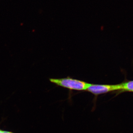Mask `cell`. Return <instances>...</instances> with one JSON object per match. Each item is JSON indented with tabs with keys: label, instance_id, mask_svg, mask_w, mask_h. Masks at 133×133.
<instances>
[{
	"label": "cell",
	"instance_id": "obj_1",
	"mask_svg": "<svg viewBox=\"0 0 133 133\" xmlns=\"http://www.w3.org/2000/svg\"><path fill=\"white\" fill-rule=\"evenodd\" d=\"M49 81L58 86L67 88L71 91H86L90 85L85 81L72 78L70 77L64 78H49Z\"/></svg>",
	"mask_w": 133,
	"mask_h": 133
},
{
	"label": "cell",
	"instance_id": "obj_2",
	"mask_svg": "<svg viewBox=\"0 0 133 133\" xmlns=\"http://www.w3.org/2000/svg\"><path fill=\"white\" fill-rule=\"evenodd\" d=\"M120 90H121V84L115 85L90 84L86 91L92 94L95 95V98H97L98 95L107 93L113 91Z\"/></svg>",
	"mask_w": 133,
	"mask_h": 133
},
{
	"label": "cell",
	"instance_id": "obj_3",
	"mask_svg": "<svg viewBox=\"0 0 133 133\" xmlns=\"http://www.w3.org/2000/svg\"><path fill=\"white\" fill-rule=\"evenodd\" d=\"M121 90L128 91L133 92V81L121 83Z\"/></svg>",
	"mask_w": 133,
	"mask_h": 133
},
{
	"label": "cell",
	"instance_id": "obj_4",
	"mask_svg": "<svg viewBox=\"0 0 133 133\" xmlns=\"http://www.w3.org/2000/svg\"><path fill=\"white\" fill-rule=\"evenodd\" d=\"M3 133H14L12 132H9V131H3Z\"/></svg>",
	"mask_w": 133,
	"mask_h": 133
},
{
	"label": "cell",
	"instance_id": "obj_5",
	"mask_svg": "<svg viewBox=\"0 0 133 133\" xmlns=\"http://www.w3.org/2000/svg\"><path fill=\"white\" fill-rule=\"evenodd\" d=\"M0 133H3V131L2 130H0Z\"/></svg>",
	"mask_w": 133,
	"mask_h": 133
}]
</instances>
